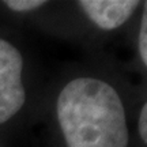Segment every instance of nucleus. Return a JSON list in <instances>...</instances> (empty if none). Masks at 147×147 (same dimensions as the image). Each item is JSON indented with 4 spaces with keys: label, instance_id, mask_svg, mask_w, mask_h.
<instances>
[{
    "label": "nucleus",
    "instance_id": "nucleus-1",
    "mask_svg": "<svg viewBox=\"0 0 147 147\" xmlns=\"http://www.w3.org/2000/svg\"><path fill=\"white\" fill-rule=\"evenodd\" d=\"M56 116L67 147H128L124 104L106 80H69L59 93Z\"/></svg>",
    "mask_w": 147,
    "mask_h": 147
},
{
    "label": "nucleus",
    "instance_id": "nucleus-2",
    "mask_svg": "<svg viewBox=\"0 0 147 147\" xmlns=\"http://www.w3.org/2000/svg\"><path fill=\"white\" fill-rule=\"evenodd\" d=\"M23 56L10 41L0 37V124L15 117L26 102L22 79Z\"/></svg>",
    "mask_w": 147,
    "mask_h": 147
},
{
    "label": "nucleus",
    "instance_id": "nucleus-3",
    "mask_svg": "<svg viewBox=\"0 0 147 147\" xmlns=\"http://www.w3.org/2000/svg\"><path fill=\"white\" fill-rule=\"evenodd\" d=\"M79 8L101 30L110 32L123 26L140 5L138 0H82Z\"/></svg>",
    "mask_w": 147,
    "mask_h": 147
},
{
    "label": "nucleus",
    "instance_id": "nucleus-4",
    "mask_svg": "<svg viewBox=\"0 0 147 147\" xmlns=\"http://www.w3.org/2000/svg\"><path fill=\"white\" fill-rule=\"evenodd\" d=\"M47 4L44 0H7L4 5L14 12H29L41 8L42 5Z\"/></svg>",
    "mask_w": 147,
    "mask_h": 147
},
{
    "label": "nucleus",
    "instance_id": "nucleus-5",
    "mask_svg": "<svg viewBox=\"0 0 147 147\" xmlns=\"http://www.w3.org/2000/svg\"><path fill=\"white\" fill-rule=\"evenodd\" d=\"M139 55L143 64L147 67V1L143 3L142 21H140V29H139Z\"/></svg>",
    "mask_w": 147,
    "mask_h": 147
},
{
    "label": "nucleus",
    "instance_id": "nucleus-6",
    "mask_svg": "<svg viewBox=\"0 0 147 147\" xmlns=\"http://www.w3.org/2000/svg\"><path fill=\"white\" fill-rule=\"evenodd\" d=\"M138 129H139V135L144 144L147 146V101L143 105L140 115H139V121H138Z\"/></svg>",
    "mask_w": 147,
    "mask_h": 147
}]
</instances>
